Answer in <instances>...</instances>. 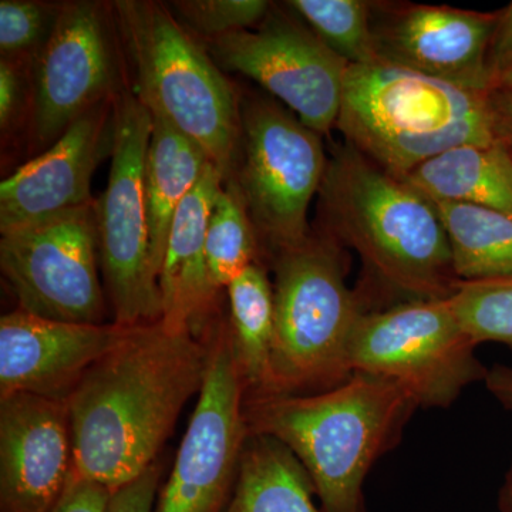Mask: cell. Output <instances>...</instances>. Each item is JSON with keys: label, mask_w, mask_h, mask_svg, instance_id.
<instances>
[{"label": "cell", "mask_w": 512, "mask_h": 512, "mask_svg": "<svg viewBox=\"0 0 512 512\" xmlns=\"http://www.w3.org/2000/svg\"><path fill=\"white\" fill-rule=\"evenodd\" d=\"M210 335L157 320L87 370L70 399L74 471L111 493L158 460L185 403L200 394L210 366Z\"/></svg>", "instance_id": "6da1fadb"}, {"label": "cell", "mask_w": 512, "mask_h": 512, "mask_svg": "<svg viewBox=\"0 0 512 512\" xmlns=\"http://www.w3.org/2000/svg\"><path fill=\"white\" fill-rule=\"evenodd\" d=\"M319 231L353 249L369 311L450 299L460 279L436 207L402 177L345 143L333 148L318 192Z\"/></svg>", "instance_id": "7a4b0ae2"}, {"label": "cell", "mask_w": 512, "mask_h": 512, "mask_svg": "<svg viewBox=\"0 0 512 512\" xmlns=\"http://www.w3.org/2000/svg\"><path fill=\"white\" fill-rule=\"evenodd\" d=\"M417 407L384 377L353 372L315 394L245 400L249 434L286 444L311 476L323 512H366L363 487L377 461L402 440Z\"/></svg>", "instance_id": "3957f363"}, {"label": "cell", "mask_w": 512, "mask_h": 512, "mask_svg": "<svg viewBox=\"0 0 512 512\" xmlns=\"http://www.w3.org/2000/svg\"><path fill=\"white\" fill-rule=\"evenodd\" d=\"M488 93L376 63L349 66L336 128L397 177L460 146L497 141Z\"/></svg>", "instance_id": "277c9868"}, {"label": "cell", "mask_w": 512, "mask_h": 512, "mask_svg": "<svg viewBox=\"0 0 512 512\" xmlns=\"http://www.w3.org/2000/svg\"><path fill=\"white\" fill-rule=\"evenodd\" d=\"M113 10L133 70V93L151 116L200 146L227 183L238 158L241 96L168 6L121 0Z\"/></svg>", "instance_id": "5b68a950"}, {"label": "cell", "mask_w": 512, "mask_h": 512, "mask_svg": "<svg viewBox=\"0 0 512 512\" xmlns=\"http://www.w3.org/2000/svg\"><path fill=\"white\" fill-rule=\"evenodd\" d=\"M345 249L318 229L271 255L272 396L322 393L352 376L350 342L360 316L369 309L346 284Z\"/></svg>", "instance_id": "8992f818"}, {"label": "cell", "mask_w": 512, "mask_h": 512, "mask_svg": "<svg viewBox=\"0 0 512 512\" xmlns=\"http://www.w3.org/2000/svg\"><path fill=\"white\" fill-rule=\"evenodd\" d=\"M322 136L259 94L241 97L237 164L228 181L269 255L303 241L309 205L325 177Z\"/></svg>", "instance_id": "52a82bcc"}, {"label": "cell", "mask_w": 512, "mask_h": 512, "mask_svg": "<svg viewBox=\"0 0 512 512\" xmlns=\"http://www.w3.org/2000/svg\"><path fill=\"white\" fill-rule=\"evenodd\" d=\"M477 348L450 299L404 302L360 316L349 366L399 384L419 409H447L487 376Z\"/></svg>", "instance_id": "ba28073f"}, {"label": "cell", "mask_w": 512, "mask_h": 512, "mask_svg": "<svg viewBox=\"0 0 512 512\" xmlns=\"http://www.w3.org/2000/svg\"><path fill=\"white\" fill-rule=\"evenodd\" d=\"M153 116L136 94L116 99L111 167L96 201L97 247L114 323L127 328L163 318L160 286L151 266L144 168Z\"/></svg>", "instance_id": "9c48e42d"}, {"label": "cell", "mask_w": 512, "mask_h": 512, "mask_svg": "<svg viewBox=\"0 0 512 512\" xmlns=\"http://www.w3.org/2000/svg\"><path fill=\"white\" fill-rule=\"evenodd\" d=\"M210 366L173 468L158 490L153 512H225L237 483L247 389L227 320L210 332Z\"/></svg>", "instance_id": "30bf717a"}, {"label": "cell", "mask_w": 512, "mask_h": 512, "mask_svg": "<svg viewBox=\"0 0 512 512\" xmlns=\"http://www.w3.org/2000/svg\"><path fill=\"white\" fill-rule=\"evenodd\" d=\"M96 201L2 234L0 269L20 311L57 322L103 325Z\"/></svg>", "instance_id": "8fae6325"}, {"label": "cell", "mask_w": 512, "mask_h": 512, "mask_svg": "<svg viewBox=\"0 0 512 512\" xmlns=\"http://www.w3.org/2000/svg\"><path fill=\"white\" fill-rule=\"evenodd\" d=\"M207 52L284 101L320 136L336 127L349 64L299 20L272 6L258 30L211 40Z\"/></svg>", "instance_id": "7c38bea8"}, {"label": "cell", "mask_w": 512, "mask_h": 512, "mask_svg": "<svg viewBox=\"0 0 512 512\" xmlns=\"http://www.w3.org/2000/svg\"><path fill=\"white\" fill-rule=\"evenodd\" d=\"M111 23L101 3L62 5L52 35L32 60L37 147H52L87 111L126 90Z\"/></svg>", "instance_id": "4fadbf2b"}, {"label": "cell", "mask_w": 512, "mask_h": 512, "mask_svg": "<svg viewBox=\"0 0 512 512\" xmlns=\"http://www.w3.org/2000/svg\"><path fill=\"white\" fill-rule=\"evenodd\" d=\"M498 12L372 2L370 26L380 62L463 89L490 92L488 50Z\"/></svg>", "instance_id": "5bb4252c"}, {"label": "cell", "mask_w": 512, "mask_h": 512, "mask_svg": "<svg viewBox=\"0 0 512 512\" xmlns=\"http://www.w3.org/2000/svg\"><path fill=\"white\" fill-rule=\"evenodd\" d=\"M74 468L69 404L0 399V512H53Z\"/></svg>", "instance_id": "9a60e30c"}, {"label": "cell", "mask_w": 512, "mask_h": 512, "mask_svg": "<svg viewBox=\"0 0 512 512\" xmlns=\"http://www.w3.org/2000/svg\"><path fill=\"white\" fill-rule=\"evenodd\" d=\"M131 329L57 322L16 309L0 319V399L29 393L67 402L87 370Z\"/></svg>", "instance_id": "2e32d148"}, {"label": "cell", "mask_w": 512, "mask_h": 512, "mask_svg": "<svg viewBox=\"0 0 512 512\" xmlns=\"http://www.w3.org/2000/svg\"><path fill=\"white\" fill-rule=\"evenodd\" d=\"M116 99L80 117L52 147L0 184V232L29 227L93 204L94 171L111 154Z\"/></svg>", "instance_id": "e0dca14e"}, {"label": "cell", "mask_w": 512, "mask_h": 512, "mask_svg": "<svg viewBox=\"0 0 512 512\" xmlns=\"http://www.w3.org/2000/svg\"><path fill=\"white\" fill-rule=\"evenodd\" d=\"M224 184V174L210 161L201 180L175 212L158 276L161 322L170 329L191 330L202 339L210 335L218 320L214 319L218 292L208 274L205 235L212 204Z\"/></svg>", "instance_id": "ac0fdd59"}, {"label": "cell", "mask_w": 512, "mask_h": 512, "mask_svg": "<svg viewBox=\"0 0 512 512\" xmlns=\"http://www.w3.org/2000/svg\"><path fill=\"white\" fill-rule=\"evenodd\" d=\"M434 202H461L512 215V154L495 141L460 146L414 168L404 177Z\"/></svg>", "instance_id": "d6986e66"}, {"label": "cell", "mask_w": 512, "mask_h": 512, "mask_svg": "<svg viewBox=\"0 0 512 512\" xmlns=\"http://www.w3.org/2000/svg\"><path fill=\"white\" fill-rule=\"evenodd\" d=\"M210 161L194 141L167 121L153 117V134L144 168V191L150 229L151 266L157 279L175 212L201 180Z\"/></svg>", "instance_id": "ffe728a7"}, {"label": "cell", "mask_w": 512, "mask_h": 512, "mask_svg": "<svg viewBox=\"0 0 512 512\" xmlns=\"http://www.w3.org/2000/svg\"><path fill=\"white\" fill-rule=\"evenodd\" d=\"M315 485L291 448L266 434H249L237 483L225 512H323Z\"/></svg>", "instance_id": "44dd1931"}, {"label": "cell", "mask_w": 512, "mask_h": 512, "mask_svg": "<svg viewBox=\"0 0 512 512\" xmlns=\"http://www.w3.org/2000/svg\"><path fill=\"white\" fill-rule=\"evenodd\" d=\"M229 330L247 399L274 394L272 346L275 338L274 285L261 262L249 266L227 288Z\"/></svg>", "instance_id": "7402d4cb"}, {"label": "cell", "mask_w": 512, "mask_h": 512, "mask_svg": "<svg viewBox=\"0 0 512 512\" xmlns=\"http://www.w3.org/2000/svg\"><path fill=\"white\" fill-rule=\"evenodd\" d=\"M460 281L512 278V215L461 204L434 202Z\"/></svg>", "instance_id": "603a6c76"}, {"label": "cell", "mask_w": 512, "mask_h": 512, "mask_svg": "<svg viewBox=\"0 0 512 512\" xmlns=\"http://www.w3.org/2000/svg\"><path fill=\"white\" fill-rule=\"evenodd\" d=\"M259 241L237 188L227 181L210 214L205 235L208 274L215 291L227 289L258 261Z\"/></svg>", "instance_id": "cb8c5ba5"}, {"label": "cell", "mask_w": 512, "mask_h": 512, "mask_svg": "<svg viewBox=\"0 0 512 512\" xmlns=\"http://www.w3.org/2000/svg\"><path fill=\"white\" fill-rule=\"evenodd\" d=\"M309 29L349 66L380 62L370 26L372 2L365 0H291L286 2Z\"/></svg>", "instance_id": "d4e9b609"}, {"label": "cell", "mask_w": 512, "mask_h": 512, "mask_svg": "<svg viewBox=\"0 0 512 512\" xmlns=\"http://www.w3.org/2000/svg\"><path fill=\"white\" fill-rule=\"evenodd\" d=\"M450 302L477 345L503 343L512 350V278L460 281Z\"/></svg>", "instance_id": "484cf974"}, {"label": "cell", "mask_w": 512, "mask_h": 512, "mask_svg": "<svg viewBox=\"0 0 512 512\" xmlns=\"http://www.w3.org/2000/svg\"><path fill=\"white\" fill-rule=\"evenodd\" d=\"M171 5L180 25L207 42L259 25L272 8L265 0H183Z\"/></svg>", "instance_id": "4316f807"}, {"label": "cell", "mask_w": 512, "mask_h": 512, "mask_svg": "<svg viewBox=\"0 0 512 512\" xmlns=\"http://www.w3.org/2000/svg\"><path fill=\"white\" fill-rule=\"evenodd\" d=\"M62 6L32 0L0 2V52L2 59H30L52 35Z\"/></svg>", "instance_id": "83f0119b"}, {"label": "cell", "mask_w": 512, "mask_h": 512, "mask_svg": "<svg viewBox=\"0 0 512 512\" xmlns=\"http://www.w3.org/2000/svg\"><path fill=\"white\" fill-rule=\"evenodd\" d=\"M164 466L156 461L140 477L113 491L106 512H153Z\"/></svg>", "instance_id": "f1b7e54d"}, {"label": "cell", "mask_w": 512, "mask_h": 512, "mask_svg": "<svg viewBox=\"0 0 512 512\" xmlns=\"http://www.w3.org/2000/svg\"><path fill=\"white\" fill-rule=\"evenodd\" d=\"M111 491L74 471L53 512H106Z\"/></svg>", "instance_id": "f546056e"}, {"label": "cell", "mask_w": 512, "mask_h": 512, "mask_svg": "<svg viewBox=\"0 0 512 512\" xmlns=\"http://www.w3.org/2000/svg\"><path fill=\"white\" fill-rule=\"evenodd\" d=\"M18 60L0 62V127L8 131L18 119L25 100V83Z\"/></svg>", "instance_id": "4dcf8cb0"}, {"label": "cell", "mask_w": 512, "mask_h": 512, "mask_svg": "<svg viewBox=\"0 0 512 512\" xmlns=\"http://www.w3.org/2000/svg\"><path fill=\"white\" fill-rule=\"evenodd\" d=\"M488 67L494 77V86L501 74L512 70V2L507 8L498 10V22L488 50Z\"/></svg>", "instance_id": "1f68e13d"}, {"label": "cell", "mask_w": 512, "mask_h": 512, "mask_svg": "<svg viewBox=\"0 0 512 512\" xmlns=\"http://www.w3.org/2000/svg\"><path fill=\"white\" fill-rule=\"evenodd\" d=\"M495 138L512 151V87H494L488 93Z\"/></svg>", "instance_id": "d6a6232c"}, {"label": "cell", "mask_w": 512, "mask_h": 512, "mask_svg": "<svg viewBox=\"0 0 512 512\" xmlns=\"http://www.w3.org/2000/svg\"><path fill=\"white\" fill-rule=\"evenodd\" d=\"M485 387L505 410L512 413V366L494 365L485 376Z\"/></svg>", "instance_id": "836d02e7"}, {"label": "cell", "mask_w": 512, "mask_h": 512, "mask_svg": "<svg viewBox=\"0 0 512 512\" xmlns=\"http://www.w3.org/2000/svg\"><path fill=\"white\" fill-rule=\"evenodd\" d=\"M501 512H512V463L505 474L503 487L500 490V498H498Z\"/></svg>", "instance_id": "e575fe53"}, {"label": "cell", "mask_w": 512, "mask_h": 512, "mask_svg": "<svg viewBox=\"0 0 512 512\" xmlns=\"http://www.w3.org/2000/svg\"><path fill=\"white\" fill-rule=\"evenodd\" d=\"M494 87H512V70L501 74Z\"/></svg>", "instance_id": "d590c367"}, {"label": "cell", "mask_w": 512, "mask_h": 512, "mask_svg": "<svg viewBox=\"0 0 512 512\" xmlns=\"http://www.w3.org/2000/svg\"><path fill=\"white\" fill-rule=\"evenodd\" d=\"M511 151V150H510ZM511 154H512V151H511Z\"/></svg>", "instance_id": "8d00e7d4"}]
</instances>
